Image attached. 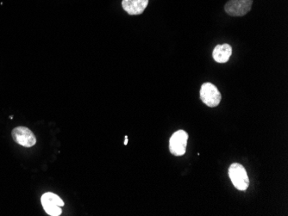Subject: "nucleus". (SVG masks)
Listing matches in <instances>:
<instances>
[{
    "mask_svg": "<svg viewBox=\"0 0 288 216\" xmlns=\"http://www.w3.org/2000/svg\"><path fill=\"white\" fill-rule=\"evenodd\" d=\"M229 177L233 185L241 191H245L250 186L246 170L241 164L234 163L229 166Z\"/></svg>",
    "mask_w": 288,
    "mask_h": 216,
    "instance_id": "f257e3e1",
    "label": "nucleus"
},
{
    "mask_svg": "<svg viewBox=\"0 0 288 216\" xmlns=\"http://www.w3.org/2000/svg\"><path fill=\"white\" fill-rule=\"evenodd\" d=\"M42 205L45 212L51 216H59L63 212L62 207H64V201L60 196L52 192L43 194L41 198Z\"/></svg>",
    "mask_w": 288,
    "mask_h": 216,
    "instance_id": "f03ea898",
    "label": "nucleus"
},
{
    "mask_svg": "<svg viewBox=\"0 0 288 216\" xmlns=\"http://www.w3.org/2000/svg\"><path fill=\"white\" fill-rule=\"evenodd\" d=\"M199 95L203 103L211 108L217 107L222 99V95L217 86L211 83L203 84L200 88Z\"/></svg>",
    "mask_w": 288,
    "mask_h": 216,
    "instance_id": "7ed1b4c3",
    "label": "nucleus"
},
{
    "mask_svg": "<svg viewBox=\"0 0 288 216\" xmlns=\"http://www.w3.org/2000/svg\"><path fill=\"white\" fill-rule=\"evenodd\" d=\"M188 133L184 130L176 131L169 140L170 153L174 156H182L187 151Z\"/></svg>",
    "mask_w": 288,
    "mask_h": 216,
    "instance_id": "20e7f679",
    "label": "nucleus"
},
{
    "mask_svg": "<svg viewBox=\"0 0 288 216\" xmlns=\"http://www.w3.org/2000/svg\"><path fill=\"white\" fill-rule=\"evenodd\" d=\"M13 140L24 148H32L36 145V138L30 128L26 127H17L12 131Z\"/></svg>",
    "mask_w": 288,
    "mask_h": 216,
    "instance_id": "39448f33",
    "label": "nucleus"
},
{
    "mask_svg": "<svg viewBox=\"0 0 288 216\" xmlns=\"http://www.w3.org/2000/svg\"><path fill=\"white\" fill-rule=\"evenodd\" d=\"M252 5L253 0H229L224 10L231 17H244L250 12Z\"/></svg>",
    "mask_w": 288,
    "mask_h": 216,
    "instance_id": "423d86ee",
    "label": "nucleus"
},
{
    "mask_svg": "<svg viewBox=\"0 0 288 216\" xmlns=\"http://www.w3.org/2000/svg\"><path fill=\"white\" fill-rule=\"evenodd\" d=\"M149 5V0H123V9L129 15H141Z\"/></svg>",
    "mask_w": 288,
    "mask_h": 216,
    "instance_id": "0eeeda50",
    "label": "nucleus"
},
{
    "mask_svg": "<svg viewBox=\"0 0 288 216\" xmlns=\"http://www.w3.org/2000/svg\"><path fill=\"white\" fill-rule=\"evenodd\" d=\"M232 46L227 43L224 44L217 45L215 47L212 52V57L214 60L217 63H226L229 61V58L232 56Z\"/></svg>",
    "mask_w": 288,
    "mask_h": 216,
    "instance_id": "6e6552de",
    "label": "nucleus"
},
{
    "mask_svg": "<svg viewBox=\"0 0 288 216\" xmlns=\"http://www.w3.org/2000/svg\"><path fill=\"white\" fill-rule=\"evenodd\" d=\"M128 144V136H125V145L126 146Z\"/></svg>",
    "mask_w": 288,
    "mask_h": 216,
    "instance_id": "1a4fd4ad",
    "label": "nucleus"
}]
</instances>
